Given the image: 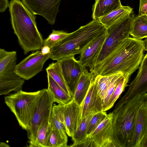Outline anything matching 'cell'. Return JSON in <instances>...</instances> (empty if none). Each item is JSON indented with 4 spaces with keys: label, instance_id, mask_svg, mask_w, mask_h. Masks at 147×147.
Returning <instances> with one entry per match:
<instances>
[{
    "label": "cell",
    "instance_id": "cell-19",
    "mask_svg": "<svg viewBox=\"0 0 147 147\" xmlns=\"http://www.w3.org/2000/svg\"><path fill=\"white\" fill-rule=\"evenodd\" d=\"M122 6L120 0H95L92 17L93 20L98 19Z\"/></svg>",
    "mask_w": 147,
    "mask_h": 147
},
{
    "label": "cell",
    "instance_id": "cell-6",
    "mask_svg": "<svg viewBox=\"0 0 147 147\" xmlns=\"http://www.w3.org/2000/svg\"><path fill=\"white\" fill-rule=\"evenodd\" d=\"M134 12L119 20L107 29V34L90 72L93 74L103 61L124 39L129 37Z\"/></svg>",
    "mask_w": 147,
    "mask_h": 147
},
{
    "label": "cell",
    "instance_id": "cell-17",
    "mask_svg": "<svg viewBox=\"0 0 147 147\" xmlns=\"http://www.w3.org/2000/svg\"><path fill=\"white\" fill-rule=\"evenodd\" d=\"M107 34V31L92 41L80 54L78 60L83 65L90 70L97 57Z\"/></svg>",
    "mask_w": 147,
    "mask_h": 147
},
{
    "label": "cell",
    "instance_id": "cell-35",
    "mask_svg": "<svg viewBox=\"0 0 147 147\" xmlns=\"http://www.w3.org/2000/svg\"><path fill=\"white\" fill-rule=\"evenodd\" d=\"M51 49L47 46H43L40 50L41 53L43 55H45L51 53Z\"/></svg>",
    "mask_w": 147,
    "mask_h": 147
},
{
    "label": "cell",
    "instance_id": "cell-23",
    "mask_svg": "<svg viewBox=\"0 0 147 147\" xmlns=\"http://www.w3.org/2000/svg\"><path fill=\"white\" fill-rule=\"evenodd\" d=\"M48 82L47 90L55 102L58 104L65 105L73 98L57 84L49 75L47 74Z\"/></svg>",
    "mask_w": 147,
    "mask_h": 147
},
{
    "label": "cell",
    "instance_id": "cell-27",
    "mask_svg": "<svg viewBox=\"0 0 147 147\" xmlns=\"http://www.w3.org/2000/svg\"><path fill=\"white\" fill-rule=\"evenodd\" d=\"M69 33L62 30H53L46 38L43 39V46H47L52 49L60 43Z\"/></svg>",
    "mask_w": 147,
    "mask_h": 147
},
{
    "label": "cell",
    "instance_id": "cell-8",
    "mask_svg": "<svg viewBox=\"0 0 147 147\" xmlns=\"http://www.w3.org/2000/svg\"><path fill=\"white\" fill-rule=\"evenodd\" d=\"M112 113L107 114L95 129L82 141L69 146L116 147L112 125Z\"/></svg>",
    "mask_w": 147,
    "mask_h": 147
},
{
    "label": "cell",
    "instance_id": "cell-3",
    "mask_svg": "<svg viewBox=\"0 0 147 147\" xmlns=\"http://www.w3.org/2000/svg\"><path fill=\"white\" fill-rule=\"evenodd\" d=\"M147 99V94L119 102L112 113V125L116 147H132L136 116L140 105Z\"/></svg>",
    "mask_w": 147,
    "mask_h": 147
},
{
    "label": "cell",
    "instance_id": "cell-12",
    "mask_svg": "<svg viewBox=\"0 0 147 147\" xmlns=\"http://www.w3.org/2000/svg\"><path fill=\"white\" fill-rule=\"evenodd\" d=\"M61 0H22V1L32 13L43 17L48 23L53 25Z\"/></svg>",
    "mask_w": 147,
    "mask_h": 147
},
{
    "label": "cell",
    "instance_id": "cell-22",
    "mask_svg": "<svg viewBox=\"0 0 147 147\" xmlns=\"http://www.w3.org/2000/svg\"><path fill=\"white\" fill-rule=\"evenodd\" d=\"M133 12L131 7L122 5L121 7L99 18L98 20L107 29L119 20Z\"/></svg>",
    "mask_w": 147,
    "mask_h": 147
},
{
    "label": "cell",
    "instance_id": "cell-29",
    "mask_svg": "<svg viewBox=\"0 0 147 147\" xmlns=\"http://www.w3.org/2000/svg\"><path fill=\"white\" fill-rule=\"evenodd\" d=\"M123 75V74L121 72L116 74L107 86L102 102V111H104L107 107L117 84Z\"/></svg>",
    "mask_w": 147,
    "mask_h": 147
},
{
    "label": "cell",
    "instance_id": "cell-1",
    "mask_svg": "<svg viewBox=\"0 0 147 147\" xmlns=\"http://www.w3.org/2000/svg\"><path fill=\"white\" fill-rule=\"evenodd\" d=\"M144 40L129 37L123 40L93 74L94 76H108L121 72L130 77L138 69L147 49Z\"/></svg>",
    "mask_w": 147,
    "mask_h": 147
},
{
    "label": "cell",
    "instance_id": "cell-9",
    "mask_svg": "<svg viewBox=\"0 0 147 147\" xmlns=\"http://www.w3.org/2000/svg\"><path fill=\"white\" fill-rule=\"evenodd\" d=\"M55 100L47 89H44L35 108L30 126L26 130L28 144L34 140L37 132L44 123L49 120Z\"/></svg>",
    "mask_w": 147,
    "mask_h": 147
},
{
    "label": "cell",
    "instance_id": "cell-34",
    "mask_svg": "<svg viewBox=\"0 0 147 147\" xmlns=\"http://www.w3.org/2000/svg\"><path fill=\"white\" fill-rule=\"evenodd\" d=\"M9 5L8 0H0V12H5L9 7Z\"/></svg>",
    "mask_w": 147,
    "mask_h": 147
},
{
    "label": "cell",
    "instance_id": "cell-18",
    "mask_svg": "<svg viewBox=\"0 0 147 147\" xmlns=\"http://www.w3.org/2000/svg\"><path fill=\"white\" fill-rule=\"evenodd\" d=\"M63 112V105L53 104L49 122L51 127H55L59 131L62 138L67 143L68 137L66 133Z\"/></svg>",
    "mask_w": 147,
    "mask_h": 147
},
{
    "label": "cell",
    "instance_id": "cell-32",
    "mask_svg": "<svg viewBox=\"0 0 147 147\" xmlns=\"http://www.w3.org/2000/svg\"><path fill=\"white\" fill-rule=\"evenodd\" d=\"M107 114L105 111H102L92 116L87 126L86 131L87 136L95 129L104 120Z\"/></svg>",
    "mask_w": 147,
    "mask_h": 147
},
{
    "label": "cell",
    "instance_id": "cell-15",
    "mask_svg": "<svg viewBox=\"0 0 147 147\" xmlns=\"http://www.w3.org/2000/svg\"><path fill=\"white\" fill-rule=\"evenodd\" d=\"M81 107V120L89 115L102 111V101L96 88L94 75Z\"/></svg>",
    "mask_w": 147,
    "mask_h": 147
},
{
    "label": "cell",
    "instance_id": "cell-5",
    "mask_svg": "<svg viewBox=\"0 0 147 147\" xmlns=\"http://www.w3.org/2000/svg\"><path fill=\"white\" fill-rule=\"evenodd\" d=\"M44 89L28 92L22 90L5 97V102L14 115L20 126L27 130L29 127L37 103Z\"/></svg>",
    "mask_w": 147,
    "mask_h": 147
},
{
    "label": "cell",
    "instance_id": "cell-28",
    "mask_svg": "<svg viewBox=\"0 0 147 147\" xmlns=\"http://www.w3.org/2000/svg\"><path fill=\"white\" fill-rule=\"evenodd\" d=\"M115 74L106 76L98 75L94 76L95 83L102 102L106 89Z\"/></svg>",
    "mask_w": 147,
    "mask_h": 147
},
{
    "label": "cell",
    "instance_id": "cell-16",
    "mask_svg": "<svg viewBox=\"0 0 147 147\" xmlns=\"http://www.w3.org/2000/svg\"><path fill=\"white\" fill-rule=\"evenodd\" d=\"M63 106L66 133L69 136L72 137L76 131L81 121V107L73 98Z\"/></svg>",
    "mask_w": 147,
    "mask_h": 147
},
{
    "label": "cell",
    "instance_id": "cell-26",
    "mask_svg": "<svg viewBox=\"0 0 147 147\" xmlns=\"http://www.w3.org/2000/svg\"><path fill=\"white\" fill-rule=\"evenodd\" d=\"M130 77L123 75L117 84L113 94L104 111H106L111 108L125 88L128 86L127 84Z\"/></svg>",
    "mask_w": 147,
    "mask_h": 147
},
{
    "label": "cell",
    "instance_id": "cell-2",
    "mask_svg": "<svg viewBox=\"0 0 147 147\" xmlns=\"http://www.w3.org/2000/svg\"><path fill=\"white\" fill-rule=\"evenodd\" d=\"M9 8L12 28L24 54L40 50L43 39L37 28L35 15L20 0H11Z\"/></svg>",
    "mask_w": 147,
    "mask_h": 147
},
{
    "label": "cell",
    "instance_id": "cell-14",
    "mask_svg": "<svg viewBox=\"0 0 147 147\" xmlns=\"http://www.w3.org/2000/svg\"><path fill=\"white\" fill-rule=\"evenodd\" d=\"M147 147V99L137 111L132 147Z\"/></svg>",
    "mask_w": 147,
    "mask_h": 147
},
{
    "label": "cell",
    "instance_id": "cell-33",
    "mask_svg": "<svg viewBox=\"0 0 147 147\" xmlns=\"http://www.w3.org/2000/svg\"><path fill=\"white\" fill-rule=\"evenodd\" d=\"M147 0H140L138 15L147 14Z\"/></svg>",
    "mask_w": 147,
    "mask_h": 147
},
{
    "label": "cell",
    "instance_id": "cell-24",
    "mask_svg": "<svg viewBox=\"0 0 147 147\" xmlns=\"http://www.w3.org/2000/svg\"><path fill=\"white\" fill-rule=\"evenodd\" d=\"M51 127L49 121L42 125L38 130L34 141L28 144L30 147H47V141Z\"/></svg>",
    "mask_w": 147,
    "mask_h": 147
},
{
    "label": "cell",
    "instance_id": "cell-11",
    "mask_svg": "<svg viewBox=\"0 0 147 147\" xmlns=\"http://www.w3.org/2000/svg\"><path fill=\"white\" fill-rule=\"evenodd\" d=\"M51 53L43 55L40 50L36 51L17 64L15 71L24 80H28L42 70L44 64Z\"/></svg>",
    "mask_w": 147,
    "mask_h": 147
},
{
    "label": "cell",
    "instance_id": "cell-10",
    "mask_svg": "<svg viewBox=\"0 0 147 147\" xmlns=\"http://www.w3.org/2000/svg\"><path fill=\"white\" fill-rule=\"evenodd\" d=\"M57 61L59 63L62 74L73 98L79 79L86 68L75 59L74 56L65 57Z\"/></svg>",
    "mask_w": 147,
    "mask_h": 147
},
{
    "label": "cell",
    "instance_id": "cell-13",
    "mask_svg": "<svg viewBox=\"0 0 147 147\" xmlns=\"http://www.w3.org/2000/svg\"><path fill=\"white\" fill-rule=\"evenodd\" d=\"M138 69L136 77L131 83L127 92L121 98L119 102L126 101L138 95L147 93V53L144 55Z\"/></svg>",
    "mask_w": 147,
    "mask_h": 147
},
{
    "label": "cell",
    "instance_id": "cell-25",
    "mask_svg": "<svg viewBox=\"0 0 147 147\" xmlns=\"http://www.w3.org/2000/svg\"><path fill=\"white\" fill-rule=\"evenodd\" d=\"M46 70L47 74L51 76L68 94L71 96L58 62L57 61L55 62H53L49 64Z\"/></svg>",
    "mask_w": 147,
    "mask_h": 147
},
{
    "label": "cell",
    "instance_id": "cell-31",
    "mask_svg": "<svg viewBox=\"0 0 147 147\" xmlns=\"http://www.w3.org/2000/svg\"><path fill=\"white\" fill-rule=\"evenodd\" d=\"M94 115H89L81 120L76 131L71 137L74 143L80 142L86 138L87 136L86 131L87 126L90 120Z\"/></svg>",
    "mask_w": 147,
    "mask_h": 147
},
{
    "label": "cell",
    "instance_id": "cell-30",
    "mask_svg": "<svg viewBox=\"0 0 147 147\" xmlns=\"http://www.w3.org/2000/svg\"><path fill=\"white\" fill-rule=\"evenodd\" d=\"M69 146L62 138L59 131L51 127L47 141V147H67Z\"/></svg>",
    "mask_w": 147,
    "mask_h": 147
},
{
    "label": "cell",
    "instance_id": "cell-20",
    "mask_svg": "<svg viewBox=\"0 0 147 147\" xmlns=\"http://www.w3.org/2000/svg\"><path fill=\"white\" fill-rule=\"evenodd\" d=\"M94 75L86 68L79 79L73 98L80 106L86 96Z\"/></svg>",
    "mask_w": 147,
    "mask_h": 147
},
{
    "label": "cell",
    "instance_id": "cell-36",
    "mask_svg": "<svg viewBox=\"0 0 147 147\" xmlns=\"http://www.w3.org/2000/svg\"><path fill=\"white\" fill-rule=\"evenodd\" d=\"M9 146L7 144L5 143L0 142V147H7Z\"/></svg>",
    "mask_w": 147,
    "mask_h": 147
},
{
    "label": "cell",
    "instance_id": "cell-7",
    "mask_svg": "<svg viewBox=\"0 0 147 147\" xmlns=\"http://www.w3.org/2000/svg\"><path fill=\"white\" fill-rule=\"evenodd\" d=\"M17 60L16 51L0 48V96L22 89L25 81L16 72Z\"/></svg>",
    "mask_w": 147,
    "mask_h": 147
},
{
    "label": "cell",
    "instance_id": "cell-4",
    "mask_svg": "<svg viewBox=\"0 0 147 147\" xmlns=\"http://www.w3.org/2000/svg\"><path fill=\"white\" fill-rule=\"evenodd\" d=\"M107 31L98 19L93 20L69 34L51 49L50 58L57 61L65 57L80 54L97 37Z\"/></svg>",
    "mask_w": 147,
    "mask_h": 147
},
{
    "label": "cell",
    "instance_id": "cell-21",
    "mask_svg": "<svg viewBox=\"0 0 147 147\" xmlns=\"http://www.w3.org/2000/svg\"><path fill=\"white\" fill-rule=\"evenodd\" d=\"M130 35L140 40L147 38V14L134 16L131 22Z\"/></svg>",
    "mask_w": 147,
    "mask_h": 147
}]
</instances>
